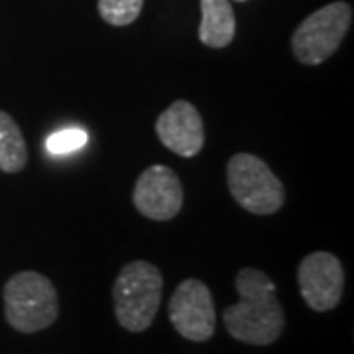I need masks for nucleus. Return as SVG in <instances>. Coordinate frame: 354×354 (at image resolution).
Listing matches in <instances>:
<instances>
[{"mask_svg":"<svg viewBox=\"0 0 354 354\" xmlns=\"http://www.w3.org/2000/svg\"><path fill=\"white\" fill-rule=\"evenodd\" d=\"M2 297L8 325L24 335L48 329L59 315L57 290L51 279L34 270L14 274L4 286Z\"/></svg>","mask_w":354,"mask_h":354,"instance_id":"nucleus-3","label":"nucleus"},{"mask_svg":"<svg viewBox=\"0 0 354 354\" xmlns=\"http://www.w3.org/2000/svg\"><path fill=\"white\" fill-rule=\"evenodd\" d=\"M28 164V148L22 130L12 116L0 111V169L4 174H18Z\"/></svg>","mask_w":354,"mask_h":354,"instance_id":"nucleus-11","label":"nucleus"},{"mask_svg":"<svg viewBox=\"0 0 354 354\" xmlns=\"http://www.w3.org/2000/svg\"><path fill=\"white\" fill-rule=\"evenodd\" d=\"M162 272L146 260H134L116 276L113 286L114 313L122 329L142 333L150 329L162 304Z\"/></svg>","mask_w":354,"mask_h":354,"instance_id":"nucleus-2","label":"nucleus"},{"mask_svg":"<svg viewBox=\"0 0 354 354\" xmlns=\"http://www.w3.org/2000/svg\"><path fill=\"white\" fill-rule=\"evenodd\" d=\"M353 24V6L330 2L307 16L291 36V51L304 65H319L339 50Z\"/></svg>","mask_w":354,"mask_h":354,"instance_id":"nucleus-5","label":"nucleus"},{"mask_svg":"<svg viewBox=\"0 0 354 354\" xmlns=\"http://www.w3.org/2000/svg\"><path fill=\"white\" fill-rule=\"evenodd\" d=\"M132 201L146 218L169 221L183 207V185L167 165H150L140 174Z\"/></svg>","mask_w":354,"mask_h":354,"instance_id":"nucleus-8","label":"nucleus"},{"mask_svg":"<svg viewBox=\"0 0 354 354\" xmlns=\"http://www.w3.org/2000/svg\"><path fill=\"white\" fill-rule=\"evenodd\" d=\"M236 2H244V0H236Z\"/></svg>","mask_w":354,"mask_h":354,"instance_id":"nucleus-14","label":"nucleus"},{"mask_svg":"<svg viewBox=\"0 0 354 354\" xmlns=\"http://www.w3.org/2000/svg\"><path fill=\"white\" fill-rule=\"evenodd\" d=\"M87 132L81 128H65V130H57L53 132L50 138L46 140V148L48 152L55 153V156H64V153H71L83 148L87 144Z\"/></svg>","mask_w":354,"mask_h":354,"instance_id":"nucleus-13","label":"nucleus"},{"mask_svg":"<svg viewBox=\"0 0 354 354\" xmlns=\"http://www.w3.org/2000/svg\"><path fill=\"white\" fill-rule=\"evenodd\" d=\"M297 283L305 304L313 311H330L341 304L344 291V270L341 260L330 252H311L297 268Z\"/></svg>","mask_w":354,"mask_h":354,"instance_id":"nucleus-7","label":"nucleus"},{"mask_svg":"<svg viewBox=\"0 0 354 354\" xmlns=\"http://www.w3.org/2000/svg\"><path fill=\"white\" fill-rule=\"evenodd\" d=\"M144 0H99V14L111 26L132 24L142 12Z\"/></svg>","mask_w":354,"mask_h":354,"instance_id":"nucleus-12","label":"nucleus"},{"mask_svg":"<svg viewBox=\"0 0 354 354\" xmlns=\"http://www.w3.org/2000/svg\"><path fill=\"white\" fill-rule=\"evenodd\" d=\"M236 18L230 0H201V26L199 39L203 46L223 50L234 39Z\"/></svg>","mask_w":354,"mask_h":354,"instance_id":"nucleus-10","label":"nucleus"},{"mask_svg":"<svg viewBox=\"0 0 354 354\" xmlns=\"http://www.w3.org/2000/svg\"><path fill=\"white\" fill-rule=\"evenodd\" d=\"M156 134L167 150L181 158H193L205 146L201 114L189 101L169 104L156 120Z\"/></svg>","mask_w":354,"mask_h":354,"instance_id":"nucleus-9","label":"nucleus"},{"mask_svg":"<svg viewBox=\"0 0 354 354\" xmlns=\"http://www.w3.org/2000/svg\"><path fill=\"white\" fill-rule=\"evenodd\" d=\"M169 321L174 329L193 342L209 341L216 329L213 293L201 279H183L169 299Z\"/></svg>","mask_w":354,"mask_h":354,"instance_id":"nucleus-6","label":"nucleus"},{"mask_svg":"<svg viewBox=\"0 0 354 354\" xmlns=\"http://www.w3.org/2000/svg\"><path fill=\"white\" fill-rule=\"evenodd\" d=\"M234 288L241 299L223 313L228 335L254 346H268L278 341L286 327V315L276 283L258 268H242L234 278Z\"/></svg>","mask_w":354,"mask_h":354,"instance_id":"nucleus-1","label":"nucleus"},{"mask_svg":"<svg viewBox=\"0 0 354 354\" xmlns=\"http://www.w3.org/2000/svg\"><path fill=\"white\" fill-rule=\"evenodd\" d=\"M227 181L232 199L252 215H274L283 207V183L254 153H234L228 160Z\"/></svg>","mask_w":354,"mask_h":354,"instance_id":"nucleus-4","label":"nucleus"}]
</instances>
